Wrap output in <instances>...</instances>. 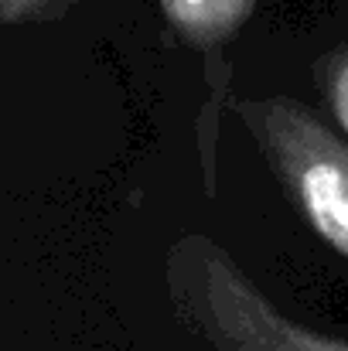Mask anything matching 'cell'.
I'll list each match as a JSON object with an SVG mask.
<instances>
[{
  "label": "cell",
  "instance_id": "6da1fadb",
  "mask_svg": "<svg viewBox=\"0 0 348 351\" xmlns=\"http://www.w3.org/2000/svg\"><path fill=\"white\" fill-rule=\"evenodd\" d=\"M277 150L311 226L348 256V154L301 113L277 123Z\"/></svg>",
  "mask_w": 348,
  "mask_h": 351
},
{
  "label": "cell",
  "instance_id": "7a4b0ae2",
  "mask_svg": "<svg viewBox=\"0 0 348 351\" xmlns=\"http://www.w3.org/2000/svg\"><path fill=\"white\" fill-rule=\"evenodd\" d=\"M332 106H335V117L342 123V130L348 133V55L342 58V65L332 79Z\"/></svg>",
  "mask_w": 348,
  "mask_h": 351
},
{
  "label": "cell",
  "instance_id": "3957f363",
  "mask_svg": "<svg viewBox=\"0 0 348 351\" xmlns=\"http://www.w3.org/2000/svg\"><path fill=\"white\" fill-rule=\"evenodd\" d=\"M174 7H181V10H195V7H209L212 0H171Z\"/></svg>",
  "mask_w": 348,
  "mask_h": 351
}]
</instances>
